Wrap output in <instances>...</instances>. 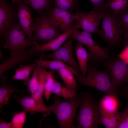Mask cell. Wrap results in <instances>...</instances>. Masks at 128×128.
<instances>
[{"label": "cell", "mask_w": 128, "mask_h": 128, "mask_svg": "<svg viewBox=\"0 0 128 128\" xmlns=\"http://www.w3.org/2000/svg\"><path fill=\"white\" fill-rule=\"evenodd\" d=\"M93 4V10H98L102 9L105 3V0H89Z\"/></svg>", "instance_id": "34"}, {"label": "cell", "mask_w": 128, "mask_h": 128, "mask_svg": "<svg viewBox=\"0 0 128 128\" xmlns=\"http://www.w3.org/2000/svg\"><path fill=\"white\" fill-rule=\"evenodd\" d=\"M75 50L82 75L84 77L86 76L87 71V64L89 59L88 53L82 44L79 42L76 44Z\"/></svg>", "instance_id": "21"}, {"label": "cell", "mask_w": 128, "mask_h": 128, "mask_svg": "<svg viewBox=\"0 0 128 128\" xmlns=\"http://www.w3.org/2000/svg\"><path fill=\"white\" fill-rule=\"evenodd\" d=\"M24 3L39 15L52 8L54 0H23Z\"/></svg>", "instance_id": "22"}, {"label": "cell", "mask_w": 128, "mask_h": 128, "mask_svg": "<svg viewBox=\"0 0 128 128\" xmlns=\"http://www.w3.org/2000/svg\"><path fill=\"white\" fill-rule=\"evenodd\" d=\"M43 59L41 57L39 59L35 60L34 62L37 65L46 69L56 70L62 68H64L69 70L77 77H80L82 76V75L79 74L78 72L62 62L55 59L45 60Z\"/></svg>", "instance_id": "19"}, {"label": "cell", "mask_w": 128, "mask_h": 128, "mask_svg": "<svg viewBox=\"0 0 128 128\" xmlns=\"http://www.w3.org/2000/svg\"><path fill=\"white\" fill-rule=\"evenodd\" d=\"M13 115L11 123L12 128H22L24 127L26 118L27 112L24 110L15 112Z\"/></svg>", "instance_id": "29"}, {"label": "cell", "mask_w": 128, "mask_h": 128, "mask_svg": "<svg viewBox=\"0 0 128 128\" xmlns=\"http://www.w3.org/2000/svg\"><path fill=\"white\" fill-rule=\"evenodd\" d=\"M13 97L20 105L24 110L32 115L37 112L41 113L36 101L31 95L20 97L14 95Z\"/></svg>", "instance_id": "20"}, {"label": "cell", "mask_w": 128, "mask_h": 128, "mask_svg": "<svg viewBox=\"0 0 128 128\" xmlns=\"http://www.w3.org/2000/svg\"><path fill=\"white\" fill-rule=\"evenodd\" d=\"M16 5L7 0H0V36L4 38L5 32L17 22Z\"/></svg>", "instance_id": "12"}, {"label": "cell", "mask_w": 128, "mask_h": 128, "mask_svg": "<svg viewBox=\"0 0 128 128\" xmlns=\"http://www.w3.org/2000/svg\"><path fill=\"white\" fill-rule=\"evenodd\" d=\"M37 65V64L34 62L26 65H21L16 69L15 74L13 77V79L23 80V84L27 86L29 76Z\"/></svg>", "instance_id": "23"}, {"label": "cell", "mask_w": 128, "mask_h": 128, "mask_svg": "<svg viewBox=\"0 0 128 128\" xmlns=\"http://www.w3.org/2000/svg\"><path fill=\"white\" fill-rule=\"evenodd\" d=\"M54 7L70 12L79 10V0H54Z\"/></svg>", "instance_id": "28"}, {"label": "cell", "mask_w": 128, "mask_h": 128, "mask_svg": "<svg viewBox=\"0 0 128 128\" xmlns=\"http://www.w3.org/2000/svg\"><path fill=\"white\" fill-rule=\"evenodd\" d=\"M36 54L31 48L10 52L9 57L0 64V76L6 71L13 68L17 65L31 60L33 56Z\"/></svg>", "instance_id": "15"}, {"label": "cell", "mask_w": 128, "mask_h": 128, "mask_svg": "<svg viewBox=\"0 0 128 128\" xmlns=\"http://www.w3.org/2000/svg\"><path fill=\"white\" fill-rule=\"evenodd\" d=\"M11 2L16 6L18 23L28 38L32 41L34 20L32 9L23 0H11Z\"/></svg>", "instance_id": "13"}, {"label": "cell", "mask_w": 128, "mask_h": 128, "mask_svg": "<svg viewBox=\"0 0 128 128\" xmlns=\"http://www.w3.org/2000/svg\"><path fill=\"white\" fill-rule=\"evenodd\" d=\"M99 123L107 128H117L119 124V112L114 114L106 113L100 111Z\"/></svg>", "instance_id": "25"}, {"label": "cell", "mask_w": 128, "mask_h": 128, "mask_svg": "<svg viewBox=\"0 0 128 128\" xmlns=\"http://www.w3.org/2000/svg\"><path fill=\"white\" fill-rule=\"evenodd\" d=\"M51 90L52 93L68 100L74 98L77 96L76 91L70 89L65 86H62L55 79L52 83Z\"/></svg>", "instance_id": "24"}, {"label": "cell", "mask_w": 128, "mask_h": 128, "mask_svg": "<svg viewBox=\"0 0 128 128\" xmlns=\"http://www.w3.org/2000/svg\"><path fill=\"white\" fill-rule=\"evenodd\" d=\"M48 72L46 69L39 65L38 87L36 91L31 95L36 101L41 113L43 114L45 117H46L50 114L46 106L45 105L43 98L44 87Z\"/></svg>", "instance_id": "16"}, {"label": "cell", "mask_w": 128, "mask_h": 128, "mask_svg": "<svg viewBox=\"0 0 128 128\" xmlns=\"http://www.w3.org/2000/svg\"><path fill=\"white\" fill-rule=\"evenodd\" d=\"M106 64L113 86L118 89L122 84L128 83V64L121 59L111 58Z\"/></svg>", "instance_id": "8"}, {"label": "cell", "mask_w": 128, "mask_h": 128, "mask_svg": "<svg viewBox=\"0 0 128 128\" xmlns=\"http://www.w3.org/2000/svg\"><path fill=\"white\" fill-rule=\"evenodd\" d=\"M84 94V100L77 115V128H98L100 115L99 105L93 99L90 93Z\"/></svg>", "instance_id": "3"}, {"label": "cell", "mask_w": 128, "mask_h": 128, "mask_svg": "<svg viewBox=\"0 0 128 128\" xmlns=\"http://www.w3.org/2000/svg\"><path fill=\"white\" fill-rule=\"evenodd\" d=\"M102 19L101 29L97 34L110 46L117 45L121 41L123 33L118 16L107 9Z\"/></svg>", "instance_id": "4"}, {"label": "cell", "mask_w": 128, "mask_h": 128, "mask_svg": "<svg viewBox=\"0 0 128 128\" xmlns=\"http://www.w3.org/2000/svg\"><path fill=\"white\" fill-rule=\"evenodd\" d=\"M92 34L84 30H74L72 37L85 46L89 51V59L98 62L108 60L111 58L108 54V48H104L96 44L92 37Z\"/></svg>", "instance_id": "6"}, {"label": "cell", "mask_w": 128, "mask_h": 128, "mask_svg": "<svg viewBox=\"0 0 128 128\" xmlns=\"http://www.w3.org/2000/svg\"><path fill=\"white\" fill-rule=\"evenodd\" d=\"M60 76L66 87L76 91L77 83L73 74L69 70L64 68L56 70Z\"/></svg>", "instance_id": "26"}, {"label": "cell", "mask_w": 128, "mask_h": 128, "mask_svg": "<svg viewBox=\"0 0 128 128\" xmlns=\"http://www.w3.org/2000/svg\"><path fill=\"white\" fill-rule=\"evenodd\" d=\"M54 70L49 71L46 80L45 85L44 91L45 97L47 101H48L52 94L51 89L53 82L55 79L53 74Z\"/></svg>", "instance_id": "31"}, {"label": "cell", "mask_w": 128, "mask_h": 128, "mask_svg": "<svg viewBox=\"0 0 128 128\" xmlns=\"http://www.w3.org/2000/svg\"><path fill=\"white\" fill-rule=\"evenodd\" d=\"M117 0H108V1L109 2H113L114 1H117Z\"/></svg>", "instance_id": "40"}, {"label": "cell", "mask_w": 128, "mask_h": 128, "mask_svg": "<svg viewBox=\"0 0 128 128\" xmlns=\"http://www.w3.org/2000/svg\"><path fill=\"white\" fill-rule=\"evenodd\" d=\"M119 105L118 97L107 94L103 97L99 105L100 111L110 114L117 113Z\"/></svg>", "instance_id": "18"}, {"label": "cell", "mask_w": 128, "mask_h": 128, "mask_svg": "<svg viewBox=\"0 0 128 128\" xmlns=\"http://www.w3.org/2000/svg\"><path fill=\"white\" fill-rule=\"evenodd\" d=\"M39 65H37L33 70L32 77L30 78L27 86L31 95L37 90L39 82L38 69Z\"/></svg>", "instance_id": "30"}, {"label": "cell", "mask_w": 128, "mask_h": 128, "mask_svg": "<svg viewBox=\"0 0 128 128\" xmlns=\"http://www.w3.org/2000/svg\"><path fill=\"white\" fill-rule=\"evenodd\" d=\"M76 20L75 23L69 29L48 42L40 44L36 41H33L34 46L31 47V49L36 54L40 52L47 51L54 52L67 39L72 37L74 30L80 28V25L79 20L76 19Z\"/></svg>", "instance_id": "14"}, {"label": "cell", "mask_w": 128, "mask_h": 128, "mask_svg": "<svg viewBox=\"0 0 128 128\" xmlns=\"http://www.w3.org/2000/svg\"><path fill=\"white\" fill-rule=\"evenodd\" d=\"M51 24L62 33L69 29L73 25L77 17L66 10L52 7L47 12Z\"/></svg>", "instance_id": "10"}, {"label": "cell", "mask_w": 128, "mask_h": 128, "mask_svg": "<svg viewBox=\"0 0 128 128\" xmlns=\"http://www.w3.org/2000/svg\"><path fill=\"white\" fill-rule=\"evenodd\" d=\"M0 128H12L11 122H7L3 119H0Z\"/></svg>", "instance_id": "36"}, {"label": "cell", "mask_w": 128, "mask_h": 128, "mask_svg": "<svg viewBox=\"0 0 128 128\" xmlns=\"http://www.w3.org/2000/svg\"><path fill=\"white\" fill-rule=\"evenodd\" d=\"M127 104L124 111L119 112V124L117 128H128V99L126 98Z\"/></svg>", "instance_id": "32"}, {"label": "cell", "mask_w": 128, "mask_h": 128, "mask_svg": "<svg viewBox=\"0 0 128 128\" xmlns=\"http://www.w3.org/2000/svg\"><path fill=\"white\" fill-rule=\"evenodd\" d=\"M32 41L48 42L60 34L59 30L50 23L47 12L34 18Z\"/></svg>", "instance_id": "5"}, {"label": "cell", "mask_w": 128, "mask_h": 128, "mask_svg": "<svg viewBox=\"0 0 128 128\" xmlns=\"http://www.w3.org/2000/svg\"><path fill=\"white\" fill-rule=\"evenodd\" d=\"M122 88L123 91V95L126 98L128 99V85L122 86Z\"/></svg>", "instance_id": "37"}, {"label": "cell", "mask_w": 128, "mask_h": 128, "mask_svg": "<svg viewBox=\"0 0 128 128\" xmlns=\"http://www.w3.org/2000/svg\"><path fill=\"white\" fill-rule=\"evenodd\" d=\"M87 75L77 77L76 80L81 85L93 87L107 94L118 97L121 95L118 89L113 86L107 70H98L94 68L87 69Z\"/></svg>", "instance_id": "2"}, {"label": "cell", "mask_w": 128, "mask_h": 128, "mask_svg": "<svg viewBox=\"0 0 128 128\" xmlns=\"http://www.w3.org/2000/svg\"><path fill=\"white\" fill-rule=\"evenodd\" d=\"M103 7L110 9L113 14L118 15L128 9V0H118L112 2L107 1Z\"/></svg>", "instance_id": "27"}, {"label": "cell", "mask_w": 128, "mask_h": 128, "mask_svg": "<svg viewBox=\"0 0 128 128\" xmlns=\"http://www.w3.org/2000/svg\"><path fill=\"white\" fill-rule=\"evenodd\" d=\"M126 45L123 51L119 55L118 57L128 64V43Z\"/></svg>", "instance_id": "35"}, {"label": "cell", "mask_w": 128, "mask_h": 128, "mask_svg": "<svg viewBox=\"0 0 128 128\" xmlns=\"http://www.w3.org/2000/svg\"><path fill=\"white\" fill-rule=\"evenodd\" d=\"M84 99V93L66 101H61L59 97L56 95L53 104L46 106V107L50 114L51 112L55 114L60 128H77L74 124V122L77 110Z\"/></svg>", "instance_id": "1"}, {"label": "cell", "mask_w": 128, "mask_h": 128, "mask_svg": "<svg viewBox=\"0 0 128 128\" xmlns=\"http://www.w3.org/2000/svg\"><path fill=\"white\" fill-rule=\"evenodd\" d=\"M106 9L104 8L99 10L88 12L78 10L74 14L79 21L80 28L83 30L92 34L97 33L99 29V26L101 20L104 17Z\"/></svg>", "instance_id": "9"}, {"label": "cell", "mask_w": 128, "mask_h": 128, "mask_svg": "<svg viewBox=\"0 0 128 128\" xmlns=\"http://www.w3.org/2000/svg\"><path fill=\"white\" fill-rule=\"evenodd\" d=\"M7 78L3 75L0 76V110L1 112L4 106L8 104L9 98L13 93L17 92L24 93V90H21L16 86H12L6 83Z\"/></svg>", "instance_id": "17"}, {"label": "cell", "mask_w": 128, "mask_h": 128, "mask_svg": "<svg viewBox=\"0 0 128 128\" xmlns=\"http://www.w3.org/2000/svg\"><path fill=\"white\" fill-rule=\"evenodd\" d=\"M0 60H2L3 61L4 60L3 53L1 50L0 51Z\"/></svg>", "instance_id": "39"}, {"label": "cell", "mask_w": 128, "mask_h": 128, "mask_svg": "<svg viewBox=\"0 0 128 128\" xmlns=\"http://www.w3.org/2000/svg\"><path fill=\"white\" fill-rule=\"evenodd\" d=\"M4 38V41L2 43L3 47L9 49L10 52L34 46L33 41L28 38L18 22L5 32Z\"/></svg>", "instance_id": "7"}, {"label": "cell", "mask_w": 128, "mask_h": 128, "mask_svg": "<svg viewBox=\"0 0 128 128\" xmlns=\"http://www.w3.org/2000/svg\"><path fill=\"white\" fill-rule=\"evenodd\" d=\"M118 15L124 33L128 30V9Z\"/></svg>", "instance_id": "33"}, {"label": "cell", "mask_w": 128, "mask_h": 128, "mask_svg": "<svg viewBox=\"0 0 128 128\" xmlns=\"http://www.w3.org/2000/svg\"><path fill=\"white\" fill-rule=\"evenodd\" d=\"M73 39L72 37L65 42L58 49L48 54H37L43 59H52L59 60L68 64L73 69L79 72L80 70L79 65L75 59L72 50Z\"/></svg>", "instance_id": "11"}, {"label": "cell", "mask_w": 128, "mask_h": 128, "mask_svg": "<svg viewBox=\"0 0 128 128\" xmlns=\"http://www.w3.org/2000/svg\"><path fill=\"white\" fill-rule=\"evenodd\" d=\"M123 42L126 44L128 43V30L124 32L123 35Z\"/></svg>", "instance_id": "38"}]
</instances>
